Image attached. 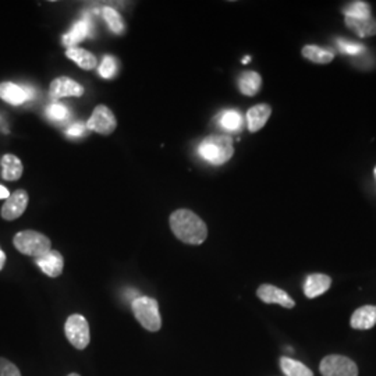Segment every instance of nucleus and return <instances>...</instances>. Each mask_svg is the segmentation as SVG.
<instances>
[{
  "label": "nucleus",
  "mask_w": 376,
  "mask_h": 376,
  "mask_svg": "<svg viewBox=\"0 0 376 376\" xmlns=\"http://www.w3.org/2000/svg\"><path fill=\"white\" fill-rule=\"evenodd\" d=\"M170 228L175 236L191 245L202 244L208 237L205 222L190 209H179L170 214Z\"/></svg>",
  "instance_id": "f257e3e1"
},
{
  "label": "nucleus",
  "mask_w": 376,
  "mask_h": 376,
  "mask_svg": "<svg viewBox=\"0 0 376 376\" xmlns=\"http://www.w3.org/2000/svg\"><path fill=\"white\" fill-rule=\"evenodd\" d=\"M198 153L210 165H223L234 155L233 140L229 135H209L201 141Z\"/></svg>",
  "instance_id": "f03ea898"
},
{
  "label": "nucleus",
  "mask_w": 376,
  "mask_h": 376,
  "mask_svg": "<svg viewBox=\"0 0 376 376\" xmlns=\"http://www.w3.org/2000/svg\"><path fill=\"white\" fill-rule=\"evenodd\" d=\"M131 309L141 327L149 332H157L162 328V318L159 313V304L152 297H137L131 302Z\"/></svg>",
  "instance_id": "7ed1b4c3"
},
{
  "label": "nucleus",
  "mask_w": 376,
  "mask_h": 376,
  "mask_svg": "<svg viewBox=\"0 0 376 376\" xmlns=\"http://www.w3.org/2000/svg\"><path fill=\"white\" fill-rule=\"evenodd\" d=\"M14 247L24 255H30L34 258H39L50 251L52 243L50 240L38 232L24 230L14 236Z\"/></svg>",
  "instance_id": "20e7f679"
},
{
  "label": "nucleus",
  "mask_w": 376,
  "mask_h": 376,
  "mask_svg": "<svg viewBox=\"0 0 376 376\" xmlns=\"http://www.w3.org/2000/svg\"><path fill=\"white\" fill-rule=\"evenodd\" d=\"M65 333L69 343L77 350H84L91 342L89 325L82 315H71L67 318L65 325Z\"/></svg>",
  "instance_id": "39448f33"
},
{
  "label": "nucleus",
  "mask_w": 376,
  "mask_h": 376,
  "mask_svg": "<svg viewBox=\"0 0 376 376\" xmlns=\"http://www.w3.org/2000/svg\"><path fill=\"white\" fill-rule=\"evenodd\" d=\"M319 371L322 376H358L357 364L344 355H327L320 361Z\"/></svg>",
  "instance_id": "423d86ee"
},
{
  "label": "nucleus",
  "mask_w": 376,
  "mask_h": 376,
  "mask_svg": "<svg viewBox=\"0 0 376 376\" xmlns=\"http://www.w3.org/2000/svg\"><path fill=\"white\" fill-rule=\"evenodd\" d=\"M85 126L91 131H96L103 135H109L116 130L118 122L109 107L104 104H98Z\"/></svg>",
  "instance_id": "0eeeda50"
},
{
  "label": "nucleus",
  "mask_w": 376,
  "mask_h": 376,
  "mask_svg": "<svg viewBox=\"0 0 376 376\" xmlns=\"http://www.w3.org/2000/svg\"><path fill=\"white\" fill-rule=\"evenodd\" d=\"M49 95L53 99H62L67 96L80 98L84 95V87L69 77H59L50 82Z\"/></svg>",
  "instance_id": "6e6552de"
},
{
  "label": "nucleus",
  "mask_w": 376,
  "mask_h": 376,
  "mask_svg": "<svg viewBox=\"0 0 376 376\" xmlns=\"http://www.w3.org/2000/svg\"><path fill=\"white\" fill-rule=\"evenodd\" d=\"M256 296L265 304H278L283 308H294V300L282 289L272 285H262L256 290Z\"/></svg>",
  "instance_id": "1a4fd4ad"
},
{
  "label": "nucleus",
  "mask_w": 376,
  "mask_h": 376,
  "mask_svg": "<svg viewBox=\"0 0 376 376\" xmlns=\"http://www.w3.org/2000/svg\"><path fill=\"white\" fill-rule=\"evenodd\" d=\"M35 263L39 269L49 278H58L62 275L65 267V259L59 251L50 250L45 255L35 258Z\"/></svg>",
  "instance_id": "9d476101"
},
{
  "label": "nucleus",
  "mask_w": 376,
  "mask_h": 376,
  "mask_svg": "<svg viewBox=\"0 0 376 376\" xmlns=\"http://www.w3.org/2000/svg\"><path fill=\"white\" fill-rule=\"evenodd\" d=\"M28 194L24 190H17L5 202L2 208V218L6 221H14L20 218L27 209Z\"/></svg>",
  "instance_id": "9b49d317"
},
{
  "label": "nucleus",
  "mask_w": 376,
  "mask_h": 376,
  "mask_svg": "<svg viewBox=\"0 0 376 376\" xmlns=\"http://www.w3.org/2000/svg\"><path fill=\"white\" fill-rule=\"evenodd\" d=\"M350 325L357 331H368L376 325V305L360 307L351 315Z\"/></svg>",
  "instance_id": "f8f14e48"
},
{
  "label": "nucleus",
  "mask_w": 376,
  "mask_h": 376,
  "mask_svg": "<svg viewBox=\"0 0 376 376\" xmlns=\"http://www.w3.org/2000/svg\"><path fill=\"white\" fill-rule=\"evenodd\" d=\"M332 286V279L324 274H312L307 276L304 283V294L307 298H316L327 293Z\"/></svg>",
  "instance_id": "ddd939ff"
},
{
  "label": "nucleus",
  "mask_w": 376,
  "mask_h": 376,
  "mask_svg": "<svg viewBox=\"0 0 376 376\" xmlns=\"http://www.w3.org/2000/svg\"><path fill=\"white\" fill-rule=\"evenodd\" d=\"M271 115H272V107L269 104L261 103V104L252 106L251 109L247 112L248 130L251 133L259 131L267 123V120H269Z\"/></svg>",
  "instance_id": "4468645a"
},
{
  "label": "nucleus",
  "mask_w": 376,
  "mask_h": 376,
  "mask_svg": "<svg viewBox=\"0 0 376 376\" xmlns=\"http://www.w3.org/2000/svg\"><path fill=\"white\" fill-rule=\"evenodd\" d=\"M344 23L360 38H368V36L376 35V20L372 16L371 17H365V19L346 17Z\"/></svg>",
  "instance_id": "2eb2a0df"
},
{
  "label": "nucleus",
  "mask_w": 376,
  "mask_h": 376,
  "mask_svg": "<svg viewBox=\"0 0 376 376\" xmlns=\"http://www.w3.org/2000/svg\"><path fill=\"white\" fill-rule=\"evenodd\" d=\"M301 53L305 59H308L309 62L316 63V65H328L335 59V53L332 50L324 49V47L316 46V45L304 46Z\"/></svg>",
  "instance_id": "dca6fc26"
},
{
  "label": "nucleus",
  "mask_w": 376,
  "mask_h": 376,
  "mask_svg": "<svg viewBox=\"0 0 376 376\" xmlns=\"http://www.w3.org/2000/svg\"><path fill=\"white\" fill-rule=\"evenodd\" d=\"M2 165V177L8 181H16L23 175L21 160L14 155H5L0 160Z\"/></svg>",
  "instance_id": "f3484780"
},
{
  "label": "nucleus",
  "mask_w": 376,
  "mask_h": 376,
  "mask_svg": "<svg viewBox=\"0 0 376 376\" xmlns=\"http://www.w3.org/2000/svg\"><path fill=\"white\" fill-rule=\"evenodd\" d=\"M0 98H2L5 102L19 106L27 102V95L23 87H19L13 82H2L0 84Z\"/></svg>",
  "instance_id": "a211bd4d"
},
{
  "label": "nucleus",
  "mask_w": 376,
  "mask_h": 376,
  "mask_svg": "<svg viewBox=\"0 0 376 376\" xmlns=\"http://www.w3.org/2000/svg\"><path fill=\"white\" fill-rule=\"evenodd\" d=\"M66 56L77 63L84 70H93L96 67V58L91 52L81 47H69L66 50Z\"/></svg>",
  "instance_id": "6ab92c4d"
},
{
  "label": "nucleus",
  "mask_w": 376,
  "mask_h": 376,
  "mask_svg": "<svg viewBox=\"0 0 376 376\" xmlns=\"http://www.w3.org/2000/svg\"><path fill=\"white\" fill-rule=\"evenodd\" d=\"M89 20L84 19L78 23L74 24V27L71 28V31L66 35H63V45H66L67 47H76L77 43H80L81 41L85 39V36L89 34Z\"/></svg>",
  "instance_id": "aec40b11"
},
{
  "label": "nucleus",
  "mask_w": 376,
  "mask_h": 376,
  "mask_svg": "<svg viewBox=\"0 0 376 376\" xmlns=\"http://www.w3.org/2000/svg\"><path fill=\"white\" fill-rule=\"evenodd\" d=\"M261 85H262V78L255 71H245L239 78V88L241 93L247 96H254L255 93H258V91L261 89Z\"/></svg>",
  "instance_id": "412c9836"
},
{
  "label": "nucleus",
  "mask_w": 376,
  "mask_h": 376,
  "mask_svg": "<svg viewBox=\"0 0 376 376\" xmlns=\"http://www.w3.org/2000/svg\"><path fill=\"white\" fill-rule=\"evenodd\" d=\"M280 369L286 376H313L312 371L305 364L289 357L280 358Z\"/></svg>",
  "instance_id": "4be33fe9"
},
{
  "label": "nucleus",
  "mask_w": 376,
  "mask_h": 376,
  "mask_svg": "<svg viewBox=\"0 0 376 376\" xmlns=\"http://www.w3.org/2000/svg\"><path fill=\"white\" fill-rule=\"evenodd\" d=\"M219 124L222 126L223 130L230 131V133H239L243 129L244 124V119L241 116V113L239 111L234 109H229L222 112L221 119H219Z\"/></svg>",
  "instance_id": "5701e85b"
},
{
  "label": "nucleus",
  "mask_w": 376,
  "mask_h": 376,
  "mask_svg": "<svg viewBox=\"0 0 376 376\" xmlns=\"http://www.w3.org/2000/svg\"><path fill=\"white\" fill-rule=\"evenodd\" d=\"M102 14H103V19L107 23V25H109V28H111L112 32L119 34V35L124 32V23L122 20L120 14L115 9L104 8L102 10Z\"/></svg>",
  "instance_id": "b1692460"
},
{
  "label": "nucleus",
  "mask_w": 376,
  "mask_h": 376,
  "mask_svg": "<svg viewBox=\"0 0 376 376\" xmlns=\"http://www.w3.org/2000/svg\"><path fill=\"white\" fill-rule=\"evenodd\" d=\"M343 14L351 19L371 17V6L366 2H353L343 9Z\"/></svg>",
  "instance_id": "393cba45"
},
{
  "label": "nucleus",
  "mask_w": 376,
  "mask_h": 376,
  "mask_svg": "<svg viewBox=\"0 0 376 376\" xmlns=\"http://www.w3.org/2000/svg\"><path fill=\"white\" fill-rule=\"evenodd\" d=\"M338 47L342 53L349 56H360L366 50V47L362 43L349 39H338Z\"/></svg>",
  "instance_id": "a878e982"
},
{
  "label": "nucleus",
  "mask_w": 376,
  "mask_h": 376,
  "mask_svg": "<svg viewBox=\"0 0 376 376\" xmlns=\"http://www.w3.org/2000/svg\"><path fill=\"white\" fill-rule=\"evenodd\" d=\"M46 115L50 120H55V122H65L69 119L70 116V112L67 107L65 104H60V103H53L50 104L47 109H46Z\"/></svg>",
  "instance_id": "bb28decb"
},
{
  "label": "nucleus",
  "mask_w": 376,
  "mask_h": 376,
  "mask_svg": "<svg viewBox=\"0 0 376 376\" xmlns=\"http://www.w3.org/2000/svg\"><path fill=\"white\" fill-rule=\"evenodd\" d=\"M116 70H118L116 59L112 56H104L103 62L99 67V74L103 78H113L116 76Z\"/></svg>",
  "instance_id": "cd10ccee"
},
{
  "label": "nucleus",
  "mask_w": 376,
  "mask_h": 376,
  "mask_svg": "<svg viewBox=\"0 0 376 376\" xmlns=\"http://www.w3.org/2000/svg\"><path fill=\"white\" fill-rule=\"evenodd\" d=\"M0 376H21L20 369L9 360L0 358Z\"/></svg>",
  "instance_id": "c85d7f7f"
},
{
  "label": "nucleus",
  "mask_w": 376,
  "mask_h": 376,
  "mask_svg": "<svg viewBox=\"0 0 376 376\" xmlns=\"http://www.w3.org/2000/svg\"><path fill=\"white\" fill-rule=\"evenodd\" d=\"M85 130H87V126L82 124V123H77V124H73L69 130H67V135L70 137H81L85 134Z\"/></svg>",
  "instance_id": "c756f323"
},
{
  "label": "nucleus",
  "mask_w": 376,
  "mask_h": 376,
  "mask_svg": "<svg viewBox=\"0 0 376 376\" xmlns=\"http://www.w3.org/2000/svg\"><path fill=\"white\" fill-rule=\"evenodd\" d=\"M10 197V192L6 187L3 186H0V199H8Z\"/></svg>",
  "instance_id": "7c9ffc66"
},
{
  "label": "nucleus",
  "mask_w": 376,
  "mask_h": 376,
  "mask_svg": "<svg viewBox=\"0 0 376 376\" xmlns=\"http://www.w3.org/2000/svg\"><path fill=\"white\" fill-rule=\"evenodd\" d=\"M24 88V91H25V95H27V100H30V99H32L34 98V95H35V91L31 88V87H23Z\"/></svg>",
  "instance_id": "2f4dec72"
},
{
  "label": "nucleus",
  "mask_w": 376,
  "mask_h": 376,
  "mask_svg": "<svg viewBox=\"0 0 376 376\" xmlns=\"http://www.w3.org/2000/svg\"><path fill=\"white\" fill-rule=\"evenodd\" d=\"M5 262H6V254H5L2 250H0V271L3 269Z\"/></svg>",
  "instance_id": "473e14b6"
},
{
  "label": "nucleus",
  "mask_w": 376,
  "mask_h": 376,
  "mask_svg": "<svg viewBox=\"0 0 376 376\" xmlns=\"http://www.w3.org/2000/svg\"><path fill=\"white\" fill-rule=\"evenodd\" d=\"M248 62H250V58H248V56H247V58H244V60H243V63H244V65H247Z\"/></svg>",
  "instance_id": "72a5a7b5"
},
{
  "label": "nucleus",
  "mask_w": 376,
  "mask_h": 376,
  "mask_svg": "<svg viewBox=\"0 0 376 376\" xmlns=\"http://www.w3.org/2000/svg\"><path fill=\"white\" fill-rule=\"evenodd\" d=\"M67 376H80L78 373H70V375H67Z\"/></svg>",
  "instance_id": "f704fd0d"
},
{
  "label": "nucleus",
  "mask_w": 376,
  "mask_h": 376,
  "mask_svg": "<svg viewBox=\"0 0 376 376\" xmlns=\"http://www.w3.org/2000/svg\"><path fill=\"white\" fill-rule=\"evenodd\" d=\"M373 175H375V180H376V168H375V170H373Z\"/></svg>",
  "instance_id": "c9c22d12"
}]
</instances>
